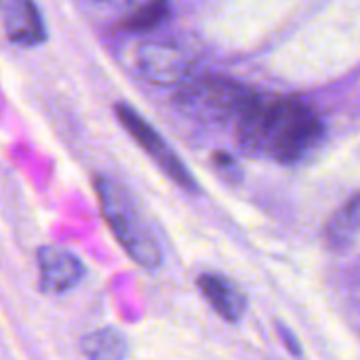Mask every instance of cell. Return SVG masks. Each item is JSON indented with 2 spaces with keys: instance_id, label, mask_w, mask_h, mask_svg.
Returning <instances> with one entry per match:
<instances>
[{
  "instance_id": "obj_1",
  "label": "cell",
  "mask_w": 360,
  "mask_h": 360,
  "mask_svg": "<svg viewBox=\"0 0 360 360\" xmlns=\"http://www.w3.org/2000/svg\"><path fill=\"white\" fill-rule=\"evenodd\" d=\"M236 133L240 146L251 154L276 162H297L321 143L325 131L310 105L255 93L236 122Z\"/></svg>"
},
{
  "instance_id": "obj_2",
  "label": "cell",
  "mask_w": 360,
  "mask_h": 360,
  "mask_svg": "<svg viewBox=\"0 0 360 360\" xmlns=\"http://www.w3.org/2000/svg\"><path fill=\"white\" fill-rule=\"evenodd\" d=\"M95 192L101 215L124 253L146 270L158 268L162 264V247L158 234L129 190L122 188L116 179L99 175L95 179Z\"/></svg>"
},
{
  "instance_id": "obj_3",
  "label": "cell",
  "mask_w": 360,
  "mask_h": 360,
  "mask_svg": "<svg viewBox=\"0 0 360 360\" xmlns=\"http://www.w3.org/2000/svg\"><path fill=\"white\" fill-rule=\"evenodd\" d=\"M255 91L245 89L228 78H190L179 86L177 103L196 118L211 122H238Z\"/></svg>"
},
{
  "instance_id": "obj_4",
  "label": "cell",
  "mask_w": 360,
  "mask_h": 360,
  "mask_svg": "<svg viewBox=\"0 0 360 360\" xmlns=\"http://www.w3.org/2000/svg\"><path fill=\"white\" fill-rule=\"evenodd\" d=\"M133 65L148 82L179 89L192 78L194 55L175 40H148L135 49Z\"/></svg>"
},
{
  "instance_id": "obj_5",
  "label": "cell",
  "mask_w": 360,
  "mask_h": 360,
  "mask_svg": "<svg viewBox=\"0 0 360 360\" xmlns=\"http://www.w3.org/2000/svg\"><path fill=\"white\" fill-rule=\"evenodd\" d=\"M114 114L120 120L122 129L139 143V148L162 169L167 177H171L177 186L190 190L194 188V177L190 175L188 167L179 160L175 150L165 141V137L129 103H116Z\"/></svg>"
},
{
  "instance_id": "obj_6",
  "label": "cell",
  "mask_w": 360,
  "mask_h": 360,
  "mask_svg": "<svg viewBox=\"0 0 360 360\" xmlns=\"http://www.w3.org/2000/svg\"><path fill=\"white\" fill-rule=\"evenodd\" d=\"M36 262H38L40 291L51 295H59L78 287L86 272L78 255L55 245L40 247L36 253Z\"/></svg>"
},
{
  "instance_id": "obj_7",
  "label": "cell",
  "mask_w": 360,
  "mask_h": 360,
  "mask_svg": "<svg viewBox=\"0 0 360 360\" xmlns=\"http://www.w3.org/2000/svg\"><path fill=\"white\" fill-rule=\"evenodd\" d=\"M4 32L17 46L30 49L46 42L49 32L36 0H11L4 13Z\"/></svg>"
},
{
  "instance_id": "obj_8",
  "label": "cell",
  "mask_w": 360,
  "mask_h": 360,
  "mask_svg": "<svg viewBox=\"0 0 360 360\" xmlns=\"http://www.w3.org/2000/svg\"><path fill=\"white\" fill-rule=\"evenodd\" d=\"M198 289L224 321L236 325L243 319L247 310V300L232 281L219 274H202L198 276Z\"/></svg>"
},
{
  "instance_id": "obj_9",
  "label": "cell",
  "mask_w": 360,
  "mask_h": 360,
  "mask_svg": "<svg viewBox=\"0 0 360 360\" xmlns=\"http://www.w3.org/2000/svg\"><path fill=\"white\" fill-rule=\"evenodd\" d=\"M360 236V194L354 196L346 207H342L333 219L327 224L325 238L327 245L335 251H344L356 243Z\"/></svg>"
},
{
  "instance_id": "obj_10",
  "label": "cell",
  "mask_w": 360,
  "mask_h": 360,
  "mask_svg": "<svg viewBox=\"0 0 360 360\" xmlns=\"http://www.w3.org/2000/svg\"><path fill=\"white\" fill-rule=\"evenodd\" d=\"M80 350L86 359H124L129 356L127 340L116 329H99L80 342Z\"/></svg>"
},
{
  "instance_id": "obj_11",
  "label": "cell",
  "mask_w": 360,
  "mask_h": 360,
  "mask_svg": "<svg viewBox=\"0 0 360 360\" xmlns=\"http://www.w3.org/2000/svg\"><path fill=\"white\" fill-rule=\"evenodd\" d=\"M93 2L99 6H105V8H120V11H124V17H129V15H135V13H139L156 2H162V0H93Z\"/></svg>"
}]
</instances>
